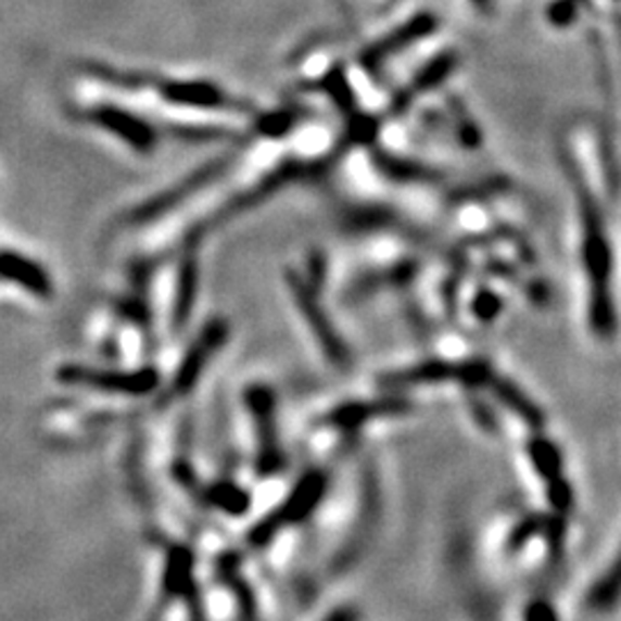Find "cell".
Listing matches in <instances>:
<instances>
[{"instance_id":"1","label":"cell","mask_w":621,"mask_h":621,"mask_svg":"<svg viewBox=\"0 0 621 621\" xmlns=\"http://www.w3.org/2000/svg\"><path fill=\"white\" fill-rule=\"evenodd\" d=\"M582 228H585V236H582V258H585L590 279V322L598 337H612L617 329L610 293L612 254L604 221H600L596 205L587 197L582 199Z\"/></svg>"},{"instance_id":"2","label":"cell","mask_w":621,"mask_h":621,"mask_svg":"<svg viewBox=\"0 0 621 621\" xmlns=\"http://www.w3.org/2000/svg\"><path fill=\"white\" fill-rule=\"evenodd\" d=\"M58 380L76 386H90L127 396H148L160 384V371L154 368H141V371H106V368H92L81 364H67L58 368Z\"/></svg>"},{"instance_id":"3","label":"cell","mask_w":621,"mask_h":621,"mask_svg":"<svg viewBox=\"0 0 621 621\" xmlns=\"http://www.w3.org/2000/svg\"><path fill=\"white\" fill-rule=\"evenodd\" d=\"M246 405L258 431V474L271 477L281 470L283 454L277 435V403L269 386L254 384L246 390Z\"/></svg>"},{"instance_id":"4","label":"cell","mask_w":621,"mask_h":621,"mask_svg":"<svg viewBox=\"0 0 621 621\" xmlns=\"http://www.w3.org/2000/svg\"><path fill=\"white\" fill-rule=\"evenodd\" d=\"M491 368L483 362H423L413 368H405V371L392 373L382 380V384L390 386H410V384H438V382H462L468 386H479L489 384L491 380Z\"/></svg>"},{"instance_id":"5","label":"cell","mask_w":621,"mask_h":621,"mask_svg":"<svg viewBox=\"0 0 621 621\" xmlns=\"http://www.w3.org/2000/svg\"><path fill=\"white\" fill-rule=\"evenodd\" d=\"M290 290H293L297 308L302 310V316L306 318L310 332L316 334V339L325 351V355L329 357V362L337 364V366H347V359H351V355H347V347L339 339L332 322H329V318L325 316V310L318 304V297L314 293V288H310V283L295 277V275H290Z\"/></svg>"},{"instance_id":"6","label":"cell","mask_w":621,"mask_h":621,"mask_svg":"<svg viewBox=\"0 0 621 621\" xmlns=\"http://www.w3.org/2000/svg\"><path fill=\"white\" fill-rule=\"evenodd\" d=\"M228 339V322L226 320H212L205 325V329L201 332V337L197 339L189 347V353L185 355L178 373H176V382H173V392L176 394H187L197 386L201 373L205 371V366L210 362V357H215L219 353V347L226 343Z\"/></svg>"},{"instance_id":"7","label":"cell","mask_w":621,"mask_h":621,"mask_svg":"<svg viewBox=\"0 0 621 621\" xmlns=\"http://www.w3.org/2000/svg\"><path fill=\"white\" fill-rule=\"evenodd\" d=\"M325 493H327V474L320 470L306 472L297 481L293 493H290L288 499L283 502V507L277 511L279 518L283 520V525H297V522L306 520L316 511Z\"/></svg>"},{"instance_id":"8","label":"cell","mask_w":621,"mask_h":621,"mask_svg":"<svg viewBox=\"0 0 621 621\" xmlns=\"http://www.w3.org/2000/svg\"><path fill=\"white\" fill-rule=\"evenodd\" d=\"M90 121L102 125L104 129L118 134L125 143H129L134 150L148 152L154 148V131L136 115L123 111V109H113V106H100L90 113Z\"/></svg>"},{"instance_id":"9","label":"cell","mask_w":621,"mask_h":621,"mask_svg":"<svg viewBox=\"0 0 621 621\" xmlns=\"http://www.w3.org/2000/svg\"><path fill=\"white\" fill-rule=\"evenodd\" d=\"M407 405L403 398H384V401H371V403H345L337 410L329 413L327 423L337 426V429H357V426L371 421L376 417H386V415H401L407 410Z\"/></svg>"},{"instance_id":"10","label":"cell","mask_w":621,"mask_h":621,"mask_svg":"<svg viewBox=\"0 0 621 621\" xmlns=\"http://www.w3.org/2000/svg\"><path fill=\"white\" fill-rule=\"evenodd\" d=\"M0 277L30 290L37 297H51L53 293L47 271L16 254H0Z\"/></svg>"},{"instance_id":"11","label":"cell","mask_w":621,"mask_h":621,"mask_svg":"<svg viewBox=\"0 0 621 621\" xmlns=\"http://www.w3.org/2000/svg\"><path fill=\"white\" fill-rule=\"evenodd\" d=\"M489 384L493 386L495 396H497L504 405H507L516 417H520L522 421L530 423L532 429H541V426L546 423V417H543V413L538 410V407H536L525 394H522V392L518 390V386H516L514 382L491 376Z\"/></svg>"},{"instance_id":"12","label":"cell","mask_w":621,"mask_h":621,"mask_svg":"<svg viewBox=\"0 0 621 621\" xmlns=\"http://www.w3.org/2000/svg\"><path fill=\"white\" fill-rule=\"evenodd\" d=\"M193 585V555L187 546H173L166 557L164 569V594L185 596Z\"/></svg>"},{"instance_id":"13","label":"cell","mask_w":621,"mask_h":621,"mask_svg":"<svg viewBox=\"0 0 621 621\" xmlns=\"http://www.w3.org/2000/svg\"><path fill=\"white\" fill-rule=\"evenodd\" d=\"M162 92L168 97L170 102L187 104V106L215 109V106L226 104V97L221 94V90H217L215 86H207V84H166Z\"/></svg>"},{"instance_id":"14","label":"cell","mask_w":621,"mask_h":621,"mask_svg":"<svg viewBox=\"0 0 621 621\" xmlns=\"http://www.w3.org/2000/svg\"><path fill=\"white\" fill-rule=\"evenodd\" d=\"M197 286H199L197 258H187L182 269H180V277H178L176 310H173V325H176L178 329H182L191 316L193 302H197Z\"/></svg>"},{"instance_id":"15","label":"cell","mask_w":621,"mask_h":621,"mask_svg":"<svg viewBox=\"0 0 621 621\" xmlns=\"http://www.w3.org/2000/svg\"><path fill=\"white\" fill-rule=\"evenodd\" d=\"M219 578L226 582V587L238 596V604H240V610H242L244 619H254V614H256L254 592H251V587L244 582L236 555L221 557V561H219Z\"/></svg>"},{"instance_id":"16","label":"cell","mask_w":621,"mask_h":621,"mask_svg":"<svg viewBox=\"0 0 621 621\" xmlns=\"http://www.w3.org/2000/svg\"><path fill=\"white\" fill-rule=\"evenodd\" d=\"M621 600V550L617 559L612 561V567L604 573L594 590L590 592V606L594 610H610Z\"/></svg>"},{"instance_id":"17","label":"cell","mask_w":621,"mask_h":621,"mask_svg":"<svg viewBox=\"0 0 621 621\" xmlns=\"http://www.w3.org/2000/svg\"><path fill=\"white\" fill-rule=\"evenodd\" d=\"M205 497L210 504H215L217 509L230 516H242L251 507V495L244 489L236 486V483H217V486L207 489Z\"/></svg>"},{"instance_id":"18","label":"cell","mask_w":621,"mask_h":621,"mask_svg":"<svg viewBox=\"0 0 621 621\" xmlns=\"http://www.w3.org/2000/svg\"><path fill=\"white\" fill-rule=\"evenodd\" d=\"M530 458H532V462H534V468H536V472L546 479V481H553V479H557V477H561V454H559V449L557 446L550 442V440H546V438H534L532 442H530Z\"/></svg>"},{"instance_id":"19","label":"cell","mask_w":621,"mask_h":621,"mask_svg":"<svg viewBox=\"0 0 621 621\" xmlns=\"http://www.w3.org/2000/svg\"><path fill=\"white\" fill-rule=\"evenodd\" d=\"M433 28V22H431V16H417L415 22H410L407 26H403L396 35L392 37H386L384 42H380L373 51V61H378V58H384V55H392L394 51L403 49V45H407L410 40H417V37L426 35Z\"/></svg>"},{"instance_id":"20","label":"cell","mask_w":621,"mask_h":621,"mask_svg":"<svg viewBox=\"0 0 621 621\" xmlns=\"http://www.w3.org/2000/svg\"><path fill=\"white\" fill-rule=\"evenodd\" d=\"M286 525H283V520L279 518V514L275 511V514H269V516H265L258 525L249 532V543L254 548H265V546H269L271 543V538H275L281 530H283Z\"/></svg>"},{"instance_id":"21","label":"cell","mask_w":621,"mask_h":621,"mask_svg":"<svg viewBox=\"0 0 621 621\" xmlns=\"http://www.w3.org/2000/svg\"><path fill=\"white\" fill-rule=\"evenodd\" d=\"M548 497L553 502V507L561 514H567L571 509V504H573V493H571V486L565 481V477H557L553 481H548Z\"/></svg>"},{"instance_id":"22","label":"cell","mask_w":621,"mask_h":621,"mask_svg":"<svg viewBox=\"0 0 621 621\" xmlns=\"http://www.w3.org/2000/svg\"><path fill=\"white\" fill-rule=\"evenodd\" d=\"M499 308H502V302L493 293H481L474 300V314L481 320H493L499 314Z\"/></svg>"},{"instance_id":"23","label":"cell","mask_w":621,"mask_h":621,"mask_svg":"<svg viewBox=\"0 0 621 621\" xmlns=\"http://www.w3.org/2000/svg\"><path fill=\"white\" fill-rule=\"evenodd\" d=\"M525 621H559L555 608L550 604H546V600H534V604H530L528 612H525Z\"/></svg>"},{"instance_id":"24","label":"cell","mask_w":621,"mask_h":621,"mask_svg":"<svg viewBox=\"0 0 621 621\" xmlns=\"http://www.w3.org/2000/svg\"><path fill=\"white\" fill-rule=\"evenodd\" d=\"M538 530H541L538 522H520V525H518V528L514 530V534H511V550L520 548L522 543H528L530 536L536 534Z\"/></svg>"},{"instance_id":"25","label":"cell","mask_w":621,"mask_h":621,"mask_svg":"<svg viewBox=\"0 0 621 621\" xmlns=\"http://www.w3.org/2000/svg\"><path fill=\"white\" fill-rule=\"evenodd\" d=\"M325 621H362V619H359V612L353 608H339L329 614Z\"/></svg>"}]
</instances>
